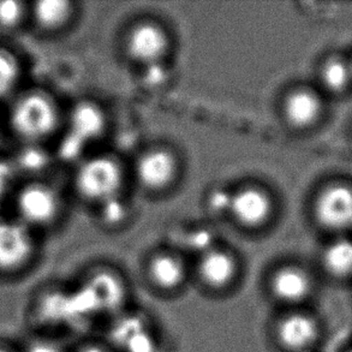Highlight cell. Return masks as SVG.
<instances>
[{
    "label": "cell",
    "instance_id": "7",
    "mask_svg": "<svg viewBox=\"0 0 352 352\" xmlns=\"http://www.w3.org/2000/svg\"><path fill=\"white\" fill-rule=\"evenodd\" d=\"M36 232L21 221L0 219V279H16L27 274L38 261Z\"/></svg>",
    "mask_w": 352,
    "mask_h": 352
},
{
    "label": "cell",
    "instance_id": "10",
    "mask_svg": "<svg viewBox=\"0 0 352 352\" xmlns=\"http://www.w3.org/2000/svg\"><path fill=\"white\" fill-rule=\"evenodd\" d=\"M168 36L160 25L142 22L131 28L125 41L130 58L146 67L160 64L168 50Z\"/></svg>",
    "mask_w": 352,
    "mask_h": 352
},
{
    "label": "cell",
    "instance_id": "15",
    "mask_svg": "<svg viewBox=\"0 0 352 352\" xmlns=\"http://www.w3.org/2000/svg\"><path fill=\"white\" fill-rule=\"evenodd\" d=\"M75 6L67 0H40L29 3V24L40 33L51 35L72 23Z\"/></svg>",
    "mask_w": 352,
    "mask_h": 352
},
{
    "label": "cell",
    "instance_id": "2",
    "mask_svg": "<svg viewBox=\"0 0 352 352\" xmlns=\"http://www.w3.org/2000/svg\"><path fill=\"white\" fill-rule=\"evenodd\" d=\"M244 271L242 260L234 250L210 247L191 262V289L205 300H230L241 290Z\"/></svg>",
    "mask_w": 352,
    "mask_h": 352
},
{
    "label": "cell",
    "instance_id": "5",
    "mask_svg": "<svg viewBox=\"0 0 352 352\" xmlns=\"http://www.w3.org/2000/svg\"><path fill=\"white\" fill-rule=\"evenodd\" d=\"M142 281L155 300H179L191 289V262L181 252L157 250L143 262Z\"/></svg>",
    "mask_w": 352,
    "mask_h": 352
},
{
    "label": "cell",
    "instance_id": "14",
    "mask_svg": "<svg viewBox=\"0 0 352 352\" xmlns=\"http://www.w3.org/2000/svg\"><path fill=\"white\" fill-rule=\"evenodd\" d=\"M324 111L322 100L309 88H297L291 91L283 104V115L286 122L297 130L314 126Z\"/></svg>",
    "mask_w": 352,
    "mask_h": 352
},
{
    "label": "cell",
    "instance_id": "18",
    "mask_svg": "<svg viewBox=\"0 0 352 352\" xmlns=\"http://www.w3.org/2000/svg\"><path fill=\"white\" fill-rule=\"evenodd\" d=\"M320 81L326 91L342 94L352 83V63L340 56L324 59L320 67Z\"/></svg>",
    "mask_w": 352,
    "mask_h": 352
},
{
    "label": "cell",
    "instance_id": "8",
    "mask_svg": "<svg viewBox=\"0 0 352 352\" xmlns=\"http://www.w3.org/2000/svg\"><path fill=\"white\" fill-rule=\"evenodd\" d=\"M74 184L81 197L102 205L117 199L123 184V171L113 157H91L77 167Z\"/></svg>",
    "mask_w": 352,
    "mask_h": 352
},
{
    "label": "cell",
    "instance_id": "1",
    "mask_svg": "<svg viewBox=\"0 0 352 352\" xmlns=\"http://www.w3.org/2000/svg\"><path fill=\"white\" fill-rule=\"evenodd\" d=\"M62 123L58 102L41 88L19 91L9 101L8 125L14 138L29 146L40 144L57 133Z\"/></svg>",
    "mask_w": 352,
    "mask_h": 352
},
{
    "label": "cell",
    "instance_id": "19",
    "mask_svg": "<svg viewBox=\"0 0 352 352\" xmlns=\"http://www.w3.org/2000/svg\"><path fill=\"white\" fill-rule=\"evenodd\" d=\"M22 75L19 56L9 48L0 47V102L11 100L19 93Z\"/></svg>",
    "mask_w": 352,
    "mask_h": 352
},
{
    "label": "cell",
    "instance_id": "12",
    "mask_svg": "<svg viewBox=\"0 0 352 352\" xmlns=\"http://www.w3.org/2000/svg\"><path fill=\"white\" fill-rule=\"evenodd\" d=\"M178 173V162L173 153L157 148L143 153L136 162V177L149 191H162L171 186Z\"/></svg>",
    "mask_w": 352,
    "mask_h": 352
},
{
    "label": "cell",
    "instance_id": "20",
    "mask_svg": "<svg viewBox=\"0 0 352 352\" xmlns=\"http://www.w3.org/2000/svg\"><path fill=\"white\" fill-rule=\"evenodd\" d=\"M29 24V3L0 1V33L12 34Z\"/></svg>",
    "mask_w": 352,
    "mask_h": 352
},
{
    "label": "cell",
    "instance_id": "13",
    "mask_svg": "<svg viewBox=\"0 0 352 352\" xmlns=\"http://www.w3.org/2000/svg\"><path fill=\"white\" fill-rule=\"evenodd\" d=\"M86 290L91 292V298L98 305L96 309L107 315L120 314L126 308L130 298L123 279L111 270H99L89 276Z\"/></svg>",
    "mask_w": 352,
    "mask_h": 352
},
{
    "label": "cell",
    "instance_id": "22",
    "mask_svg": "<svg viewBox=\"0 0 352 352\" xmlns=\"http://www.w3.org/2000/svg\"><path fill=\"white\" fill-rule=\"evenodd\" d=\"M0 352H22L19 349H14L11 345L0 343Z\"/></svg>",
    "mask_w": 352,
    "mask_h": 352
},
{
    "label": "cell",
    "instance_id": "6",
    "mask_svg": "<svg viewBox=\"0 0 352 352\" xmlns=\"http://www.w3.org/2000/svg\"><path fill=\"white\" fill-rule=\"evenodd\" d=\"M60 192L50 182L29 179L14 196V218L38 232L56 224L62 214Z\"/></svg>",
    "mask_w": 352,
    "mask_h": 352
},
{
    "label": "cell",
    "instance_id": "11",
    "mask_svg": "<svg viewBox=\"0 0 352 352\" xmlns=\"http://www.w3.org/2000/svg\"><path fill=\"white\" fill-rule=\"evenodd\" d=\"M229 210L238 224L248 229H256L271 218L273 201L261 188L245 186L231 195Z\"/></svg>",
    "mask_w": 352,
    "mask_h": 352
},
{
    "label": "cell",
    "instance_id": "17",
    "mask_svg": "<svg viewBox=\"0 0 352 352\" xmlns=\"http://www.w3.org/2000/svg\"><path fill=\"white\" fill-rule=\"evenodd\" d=\"M72 133L81 141L98 138L105 128V117L99 106L81 102L70 115Z\"/></svg>",
    "mask_w": 352,
    "mask_h": 352
},
{
    "label": "cell",
    "instance_id": "21",
    "mask_svg": "<svg viewBox=\"0 0 352 352\" xmlns=\"http://www.w3.org/2000/svg\"><path fill=\"white\" fill-rule=\"evenodd\" d=\"M104 206V217L107 221H119L123 218L125 214V210L120 202H117V199L109 201L106 204H102Z\"/></svg>",
    "mask_w": 352,
    "mask_h": 352
},
{
    "label": "cell",
    "instance_id": "9",
    "mask_svg": "<svg viewBox=\"0 0 352 352\" xmlns=\"http://www.w3.org/2000/svg\"><path fill=\"white\" fill-rule=\"evenodd\" d=\"M314 215L318 223L329 231L351 229L352 186L345 183L324 186L315 199Z\"/></svg>",
    "mask_w": 352,
    "mask_h": 352
},
{
    "label": "cell",
    "instance_id": "16",
    "mask_svg": "<svg viewBox=\"0 0 352 352\" xmlns=\"http://www.w3.org/2000/svg\"><path fill=\"white\" fill-rule=\"evenodd\" d=\"M320 268L331 280H351L352 239L340 237L329 242L320 255Z\"/></svg>",
    "mask_w": 352,
    "mask_h": 352
},
{
    "label": "cell",
    "instance_id": "4",
    "mask_svg": "<svg viewBox=\"0 0 352 352\" xmlns=\"http://www.w3.org/2000/svg\"><path fill=\"white\" fill-rule=\"evenodd\" d=\"M260 291L271 310L310 308L319 292V280L300 262H279L262 276Z\"/></svg>",
    "mask_w": 352,
    "mask_h": 352
},
{
    "label": "cell",
    "instance_id": "3",
    "mask_svg": "<svg viewBox=\"0 0 352 352\" xmlns=\"http://www.w3.org/2000/svg\"><path fill=\"white\" fill-rule=\"evenodd\" d=\"M324 324L314 307L271 310L265 337L273 352H315L322 342Z\"/></svg>",
    "mask_w": 352,
    "mask_h": 352
},
{
    "label": "cell",
    "instance_id": "23",
    "mask_svg": "<svg viewBox=\"0 0 352 352\" xmlns=\"http://www.w3.org/2000/svg\"><path fill=\"white\" fill-rule=\"evenodd\" d=\"M352 63V62H351Z\"/></svg>",
    "mask_w": 352,
    "mask_h": 352
}]
</instances>
